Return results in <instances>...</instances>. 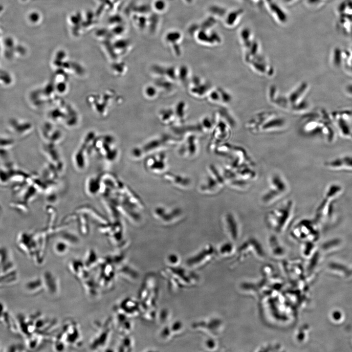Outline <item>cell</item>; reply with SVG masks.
Masks as SVG:
<instances>
[{
	"instance_id": "6da1fadb",
	"label": "cell",
	"mask_w": 352,
	"mask_h": 352,
	"mask_svg": "<svg viewBox=\"0 0 352 352\" xmlns=\"http://www.w3.org/2000/svg\"><path fill=\"white\" fill-rule=\"evenodd\" d=\"M294 212V200H285L266 212L264 218L265 224L273 233L277 235L282 234L289 228Z\"/></svg>"
},
{
	"instance_id": "7a4b0ae2",
	"label": "cell",
	"mask_w": 352,
	"mask_h": 352,
	"mask_svg": "<svg viewBox=\"0 0 352 352\" xmlns=\"http://www.w3.org/2000/svg\"><path fill=\"white\" fill-rule=\"evenodd\" d=\"M245 126L248 131L254 134L275 132L285 129L286 121L274 112L262 111L252 116Z\"/></svg>"
},
{
	"instance_id": "3957f363",
	"label": "cell",
	"mask_w": 352,
	"mask_h": 352,
	"mask_svg": "<svg viewBox=\"0 0 352 352\" xmlns=\"http://www.w3.org/2000/svg\"><path fill=\"white\" fill-rule=\"evenodd\" d=\"M306 88V84L301 83L286 93L281 95L278 92V95L276 94L278 98H268L270 101L278 99V102L273 104H276L279 108L292 112H301L307 108L306 100L304 99L306 95L304 93ZM269 89L274 93L270 88Z\"/></svg>"
},
{
	"instance_id": "277c9868",
	"label": "cell",
	"mask_w": 352,
	"mask_h": 352,
	"mask_svg": "<svg viewBox=\"0 0 352 352\" xmlns=\"http://www.w3.org/2000/svg\"><path fill=\"white\" fill-rule=\"evenodd\" d=\"M96 331L89 341V349L94 351H101L108 349L112 331L114 330L112 318L110 317L103 322L96 324Z\"/></svg>"
},
{
	"instance_id": "5b68a950",
	"label": "cell",
	"mask_w": 352,
	"mask_h": 352,
	"mask_svg": "<svg viewBox=\"0 0 352 352\" xmlns=\"http://www.w3.org/2000/svg\"><path fill=\"white\" fill-rule=\"evenodd\" d=\"M290 233L295 239L313 242L319 237L318 223L314 219H302L291 228Z\"/></svg>"
},
{
	"instance_id": "8992f818",
	"label": "cell",
	"mask_w": 352,
	"mask_h": 352,
	"mask_svg": "<svg viewBox=\"0 0 352 352\" xmlns=\"http://www.w3.org/2000/svg\"><path fill=\"white\" fill-rule=\"evenodd\" d=\"M208 174L199 186L200 191L207 195H215L221 192L226 185L221 172L213 165L208 168Z\"/></svg>"
},
{
	"instance_id": "52a82bcc",
	"label": "cell",
	"mask_w": 352,
	"mask_h": 352,
	"mask_svg": "<svg viewBox=\"0 0 352 352\" xmlns=\"http://www.w3.org/2000/svg\"><path fill=\"white\" fill-rule=\"evenodd\" d=\"M67 346L78 348L82 345V334L78 323L73 320L66 321L56 335Z\"/></svg>"
},
{
	"instance_id": "ba28073f",
	"label": "cell",
	"mask_w": 352,
	"mask_h": 352,
	"mask_svg": "<svg viewBox=\"0 0 352 352\" xmlns=\"http://www.w3.org/2000/svg\"><path fill=\"white\" fill-rule=\"evenodd\" d=\"M96 269V278L102 290H109L113 286L117 276L114 266L106 258L101 259Z\"/></svg>"
},
{
	"instance_id": "9c48e42d",
	"label": "cell",
	"mask_w": 352,
	"mask_h": 352,
	"mask_svg": "<svg viewBox=\"0 0 352 352\" xmlns=\"http://www.w3.org/2000/svg\"><path fill=\"white\" fill-rule=\"evenodd\" d=\"M224 231L230 241L238 240L241 235V226L238 217L231 211L224 214L222 217Z\"/></svg>"
},
{
	"instance_id": "30bf717a",
	"label": "cell",
	"mask_w": 352,
	"mask_h": 352,
	"mask_svg": "<svg viewBox=\"0 0 352 352\" xmlns=\"http://www.w3.org/2000/svg\"><path fill=\"white\" fill-rule=\"evenodd\" d=\"M155 218L165 224H171L179 221L183 216V212L179 208H166L157 206L153 211Z\"/></svg>"
},
{
	"instance_id": "8fae6325",
	"label": "cell",
	"mask_w": 352,
	"mask_h": 352,
	"mask_svg": "<svg viewBox=\"0 0 352 352\" xmlns=\"http://www.w3.org/2000/svg\"><path fill=\"white\" fill-rule=\"evenodd\" d=\"M215 252L213 246L206 244L196 255L187 261V265L193 269H199L207 264Z\"/></svg>"
},
{
	"instance_id": "7c38bea8",
	"label": "cell",
	"mask_w": 352,
	"mask_h": 352,
	"mask_svg": "<svg viewBox=\"0 0 352 352\" xmlns=\"http://www.w3.org/2000/svg\"><path fill=\"white\" fill-rule=\"evenodd\" d=\"M187 88L189 94L197 99L206 97L211 88L210 84L206 80L198 76L191 77Z\"/></svg>"
},
{
	"instance_id": "4fadbf2b",
	"label": "cell",
	"mask_w": 352,
	"mask_h": 352,
	"mask_svg": "<svg viewBox=\"0 0 352 352\" xmlns=\"http://www.w3.org/2000/svg\"><path fill=\"white\" fill-rule=\"evenodd\" d=\"M267 188L286 197L290 191V184L281 173L273 172L267 178Z\"/></svg>"
},
{
	"instance_id": "5bb4252c",
	"label": "cell",
	"mask_w": 352,
	"mask_h": 352,
	"mask_svg": "<svg viewBox=\"0 0 352 352\" xmlns=\"http://www.w3.org/2000/svg\"><path fill=\"white\" fill-rule=\"evenodd\" d=\"M167 156L165 153H159L148 156L145 166L149 171L156 174H164L167 166Z\"/></svg>"
},
{
	"instance_id": "9a60e30c",
	"label": "cell",
	"mask_w": 352,
	"mask_h": 352,
	"mask_svg": "<svg viewBox=\"0 0 352 352\" xmlns=\"http://www.w3.org/2000/svg\"><path fill=\"white\" fill-rule=\"evenodd\" d=\"M114 311L121 313L132 318L142 313L139 302L128 297L123 299L114 307Z\"/></svg>"
},
{
	"instance_id": "2e32d148",
	"label": "cell",
	"mask_w": 352,
	"mask_h": 352,
	"mask_svg": "<svg viewBox=\"0 0 352 352\" xmlns=\"http://www.w3.org/2000/svg\"><path fill=\"white\" fill-rule=\"evenodd\" d=\"M44 291L52 297H57L60 292V283L58 277L52 272L47 270L41 276Z\"/></svg>"
},
{
	"instance_id": "e0dca14e",
	"label": "cell",
	"mask_w": 352,
	"mask_h": 352,
	"mask_svg": "<svg viewBox=\"0 0 352 352\" xmlns=\"http://www.w3.org/2000/svg\"><path fill=\"white\" fill-rule=\"evenodd\" d=\"M111 318L114 330L121 335H130L133 329L131 318L115 311Z\"/></svg>"
},
{
	"instance_id": "ac0fdd59",
	"label": "cell",
	"mask_w": 352,
	"mask_h": 352,
	"mask_svg": "<svg viewBox=\"0 0 352 352\" xmlns=\"http://www.w3.org/2000/svg\"><path fill=\"white\" fill-rule=\"evenodd\" d=\"M325 167L332 171L352 172V156L335 158L324 163Z\"/></svg>"
},
{
	"instance_id": "d6986e66",
	"label": "cell",
	"mask_w": 352,
	"mask_h": 352,
	"mask_svg": "<svg viewBox=\"0 0 352 352\" xmlns=\"http://www.w3.org/2000/svg\"><path fill=\"white\" fill-rule=\"evenodd\" d=\"M206 98L209 102L213 104L227 105L232 100L231 95L220 88H211Z\"/></svg>"
},
{
	"instance_id": "ffe728a7",
	"label": "cell",
	"mask_w": 352,
	"mask_h": 352,
	"mask_svg": "<svg viewBox=\"0 0 352 352\" xmlns=\"http://www.w3.org/2000/svg\"><path fill=\"white\" fill-rule=\"evenodd\" d=\"M198 139L194 135L187 137L184 142L179 147L178 153L181 156L185 157H192L198 153Z\"/></svg>"
},
{
	"instance_id": "44dd1931",
	"label": "cell",
	"mask_w": 352,
	"mask_h": 352,
	"mask_svg": "<svg viewBox=\"0 0 352 352\" xmlns=\"http://www.w3.org/2000/svg\"><path fill=\"white\" fill-rule=\"evenodd\" d=\"M80 282L87 294L91 298L98 297L102 290L96 277L91 273Z\"/></svg>"
},
{
	"instance_id": "7402d4cb",
	"label": "cell",
	"mask_w": 352,
	"mask_h": 352,
	"mask_svg": "<svg viewBox=\"0 0 352 352\" xmlns=\"http://www.w3.org/2000/svg\"><path fill=\"white\" fill-rule=\"evenodd\" d=\"M162 178L168 183L179 188L186 189L191 185L189 178L177 174L166 172L162 174Z\"/></svg>"
},
{
	"instance_id": "603a6c76",
	"label": "cell",
	"mask_w": 352,
	"mask_h": 352,
	"mask_svg": "<svg viewBox=\"0 0 352 352\" xmlns=\"http://www.w3.org/2000/svg\"><path fill=\"white\" fill-rule=\"evenodd\" d=\"M67 266L70 272L79 282L90 274V271L87 269L83 261L80 260H71Z\"/></svg>"
},
{
	"instance_id": "cb8c5ba5",
	"label": "cell",
	"mask_w": 352,
	"mask_h": 352,
	"mask_svg": "<svg viewBox=\"0 0 352 352\" xmlns=\"http://www.w3.org/2000/svg\"><path fill=\"white\" fill-rule=\"evenodd\" d=\"M176 117V122L181 124L183 123L188 116V107L184 101H179L176 104L173 108Z\"/></svg>"
},
{
	"instance_id": "d4e9b609",
	"label": "cell",
	"mask_w": 352,
	"mask_h": 352,
	"mask_svg": "<svg viewBox=\"0 0 352 352\" xmlns=\"http://www.w3.org/2000/svg\"><path fill=\"white\" fill-rule=\"evenodd\" d=\"M176 84L163 78L156 79L154 83L160 93H162L167 95L175 92L176 89L175 86Z\"/></svg>"
},
{
	"instance_id": "484cf974",
	"label": "cell",
	"mask_w": 352,
	"mask_h": 352,
	"mask_svg": "<svg viewBox=\"0 0 352 352\" xmlns=\"http://www.w3.org/2000/svg\"><path fill=\"white\" fill-rule=\"evenodd\" d=\"M235 172L240 178L249 182H251L257 178V174L253 167H242L238 168Z\"/></svg>"
},
{
	"instance_id": "4316f807",
	"label": "cell",
	"mask_w": 352,
	"mask_h": 352,
	"mask_svg": "<svg viewBox=\"0 0 352 352\" xmlns=\"http://www.w3.org/2000/svg\"><path fill=\"white\" fill-rule=\"evenodd\" d=\"M158 118L160 121L166 125H171L176 122L173 108H165L160 110L158 112Z\"/></svg>"
},
{
	"instance_id": "83f0119b",
	"label": "cell",
	"mask_w": 352,
	"mask_h": 352,
	"mask_svg": "<svg viewBox=\"0 0 352 352\" xmlns=\"http://www.w3.org/2000/svg\"><path fill=\"white\" fill-rule=\"evenodd\" d=\"M27 291L33 294H39L44 291L42 277H36L29 281L26 284Z\"/></svg>"
},
{
	"instance_id": "f1b7e54d",
	"label": "cell",
	"mask_w": 352,
	"mask_h": 352,
	"mask_svg": "<svg viewBox=\"0 0 352 352\" xmlns=\"http://www.w3.org/2000/svg\"><path fill=\"white\" fill-rule=\"evenodd\" d=\"M116 348L117 352H130L134 348V341L129 335H121Z\"/></svg>"
},
{
	"instance_id": "f546056e",
	"label": "cell",
	"mask_w": 352,
	"mask_h": 352,
	"mask_svg": "<svg viewBox=\"0 0 352 352\" xmlns=\"http://www.w3.org/2000/svg\"><path fill=\"white\" fill-rule=\"evenodd\" d=\"M191 70L190 68L185 65H182L177 67V83L181 86H186L191 78Z\"/></svg>"
},
{
	"instance_id": "4dcf8cb0",
	"label": "cell",
	"mask_w": 352,
	"mask_h": 352,
	"mask_svg": "<svg viewBox=\"0 0 352 352\" xmlns=\"http://www.w3.org/2000/svg\"><path fill=\"white\" fill-rule=\"evenodd\" d=\"M342 190V187L340 184L337 183L331 184L326 189L324 198L333 200L341 194Z\"/></svg>"
},
{
	"instance_id": "1f68e13d",
	"label": "cell",
	"mask_w": 352,
	"mask_h": 352,
	"mask_svg": "<svg viewBox=\"0 0 352 352\" xmlns=\"http://www.w3.org/2000/svg\"><path fill=\"white\" fill-rule=\"evenodd\" d=\"M100 260L94 252H89L83 261L87 269L91 271L97 268Z\"/></svg>"
},
{
	"instance_id": "d6a6232c",
	"label": "cell",
	"mask_w": 352,
	"mask_h": 352,
	"mask_svg": "<svg viewBox=\"0 0 352 352\" xmlns=\"http://www.w3.org/2000/svg\"><path fill=\"white\" fill-rule=\"evenodd\" d=\"M159 93V91L154 84L147 85L143 89L144 97L149 100L156 99L158 97Z\"/></svg>"
},
{
	"instance_id": "836d02e7",
	"label": "cell",
	"mask_w": 352,
	"mask_h": 352,
	"mask_svg": "<svg viewBox=\"0 0 352 352\" xmlns=\"http://www.w3.org/2000/svg\"><path fill=\"white\" fill-rule=\"evenodd\" d=\"M215 124V120L208 116L203 117L199 123L200 129L205 132H209L213 129Z\"/></svg>"
},
{
	"instance_id": "e575fe53",
	"label": "cell",
	"mask_w": 352,
	"mask_h": 352,
	"mask_svg": "<svg viewBox=\"0 0 352 352\" xmlns=\"http://www.w3.org/2000/svg\"><path fill=\"white\" fill-rule=\"evenodd\" d=\"M168 264L172 267L177 266L180 263V259L176 254H170L167 258Z\"/></svg>"
},
{
	"instance_id": "d590c367",
	"label": "cell",
	"mask_w": 352,
	"mask_h": 352,
	"mask_svg": "<svg viewBox=\"0 0 352 352\" xmlns=\"http://www.w3.org/2000/svg\"><path fill=\"white\" fill-rule=\"evenodd\" d=\"M166 4L162 0H157L154 2L153 8L157 12H163L166 10Z\"/></svg>"
},
{
	"instance_id": "8d00e7d4",
	"label": "cell",
	"mask_w": 352,
	"mask_h": 352,
	"mask_svg": "<svg viewBox=\"0 0 352 352\" xmlns=\"http://www.w3.org/2000/svg\"><path fill=\"white\" fill-rule=\"evenodd\" d=\"M233 249V245L230 242H225L221 245L220 248V253L223 255L231 252Z\"/></svg>"
},
{
	"instance_id": "74e56055",
	"label": "cell",
	"mask_w": 352,
	"mask_h": 352,
	"mask_svg": "<svg viewBox=\"0 0 352 352\" xmlns=\"http://www.w3.org/2000/svg\"><path fill=\"white\" fill-rule=\"evenodd\" d=\"M340 242V240L338 239H334L330 241H328L325 243L323 245L324 249L330 248L333 246L338 244Z\"/></svg>"
},
{
	"instance_id": "f35d334b",
	"label": "cell",
	"mask_w": 352,
	"mask_h": 352,
	"mask_svg": "<svg viewBox=\"0 0 352 352\" xmlns=\"http://www.w3.org/2000/svg\"><path fill=\"white\" fill-rule=\"evenodd\" d=\"M169 314V311L167 309L162 310L159 315L160 320L163 323L167 322L170 317Z\"/></svg>"
},
{
	"instance_id": "ab89813d",
	"label": "cell",
	"mask_w": 352,
	"mask_h": 352,
	"mask_svg": "<svg viewBox=\"0 0 352 352\" xmlns=\"http://www.w3.org/2000/svg\"><path fill=\"white\" fill-rule=\"evenodd\" d=\"M331 267L333 268L340 269L341 270H343L344 271H346V267L340 264H331Z\"/></svg>"
},
{
	"instance_id": "60d3db41",
	"label": "cell",
	"mask_w": 352,
	"mask_h": 352,
	"mask_svg": "<svg viewBox=\"0 0 352 352\" xmlns=\"http://www.w3.org/2000/svg\"><path fill=\"white\" fill-rule=\"evenodd\" d=\"M332 316L335 320H338L341 318V313L338 311H335L333 312L332 314Z\"/></svg>"
}]
</instances>
